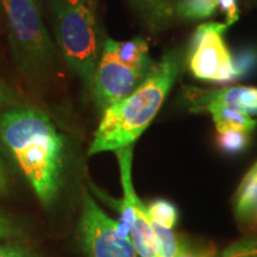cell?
Listing matches in <instances>:
<instances>
[{"label": "cell", "mask_w": 257, "mask_h": 257, "mask_svg": "<svg viewBox=\"0 0 257 257\" xmlns=\"http://www.w3.org/2000/svg\"><path fill=\"white\" fill-rule=\"evenodd\" d=\"M0 138L42 204L50 205L60 188L63 138L41 111L19 106L0 117Z\"/></svg>", "instance_id": "obj_1"}, {"label": "cell", "mask_w": 257, "mask_h": 257, "mask_svg": "<svg viewBox=\"0 0 257 257\" xmlns=\"http://www.w3.org/2000/svg\"><path fill=\"white\" fill-rule=\"evenodd\" d=\"M181 68L182 53L169 50L136 91L106 108L89 146V155L115 152L136 142L156 117Z\"/></svg>", "instance_id": "obj_2"}, {"label": "cell", "mask_w": 257, "mask_h": 257, "mask_svg": "<svg viewBox=\"0 0 257 257\" xmlns=\"http://www.w3.org/2000/svg\"><path fill=\"white\" fill-rule=\"evenodd\" d=\"M57 46L72 72L87 88L102 48L94 0H50Z\"/></svg>", "instance_id": "obj_3"}, {"label": "cell", "mask_w": 257, "mask_h": 257, "mask_svg": "<svg viewBox=\"0 0 257 257\" xmlns=\"http://www.w3.org/2000/svg\"><path fill=\"white\" fill-rule=\"evenodd\" d=\"M9 41L18 68L28 75L47 72L55 59V46L48 34L36 0H2Z\"/></svg>", "instance_id": "obj_4"}, {"label": "cell", "mask_w": 257, "mask_h": 257, "mask_svg": "<svg viewBox=\"0 0 257 257\" xmlns=\"http://www.w3.org/2000/svg\"><path fill=\"white\" fill-rule=\"evenodd\" d=\"M229 25L210 22L199 25L191 38L186 64L195 79L227 83L238 79L233 56L224 40Z\"/></svg>", "instance_id": "obj_5"}, {"label": "cell", "mask_w": 257, "mask_h": 257, "mask_svg": "<svg viewBox=\"0 0 257 257\" xmlns=\"http://www.w3.org/2000/svg\"><path fill=\"white\" fill-rule=\"evenodd\" d=\"M79 236L89 257H137L128 237L119 232L118 221L112 220L87 192L82 197Z\"/></svg>", "instance_id": "obj_6"}, {"label": "cell", "mask_w": 257, "mask_h": 257, "mask_svg": "<svg viewBox=\"0 0 257 257\" xmlns=\"http://www.w3.org/2000/svg\"><path fill=\"white\" fill-rule=\"evenodd\" d=\"M114 153L119 162L120 180L124 191L121 221L118 223L119 232L125 237L130 233L131 242L141 257H157L152 221L148 217L147 207L135 192L131 178L134 144L120 148Z\"/></svg>", "instance_id": "obj_7"}, {"label": "cell", "mask_w": 257, "mask_h": 257, "mask_svg": "<svg viewBox=\"0 0 257 257\" xmlns=\"http://www.w3.org/2000/svg\"><path fill=\"white\" fill-rule=\"evenodd\" d=\"M152 73L121 63L108 48L104 47L91 87L98 107L105 111L123 100L136 91Z\"/></svg>", "instance_id": "obj_8"}, {"label": "cell", "mask_w": 257, "mask_h": 257, "mask_svg": "<svg viewBox=\"0 0 257 257\" xmlns=\"http://www.w3.org/2000/svg\"><path fill=\"white\" fill-rule=\"evenodd\" d=\"M184 104L193 112H200L204 106L218 104L231 106L249 115H257V88L229 86L219 89L186 88Z\"/></svg>", "instance_id": "obj_9"}, {"label": "cell", "mask_w": 257, "mask_h": 257, "mask_svg": "<svg viewBox=\"0 0 257 257\" xmlns=\"http://www.w3.org/2000/svg\"><path fill=\"white\" fill-rule=\"evenodd\" d=\"M233 212L237 223L246 233H257V161L234 193Z\"/></svg>", "instance_id": "obj_10"}, {"label": "cell", "mask_w": 257, "mask_h": 257, "mask_svg": "<svg viewBox=\"0 0 257 257\" xmlns=\"http://www.w3.org/2000/svg\"><path fill=\"white\" fill-rule=\"evenodd\" d=\"M104 47L108 48L121 63L126 64L131 68L153 72L156 66L149 55V47L147 41L143 38L137 37L124 42H117L108 38L105 41Z\"/></svg>", "instance_id": "obj_11"}, {"label": "cell", "mask_w": 257, "mask_h": 257, "mask_svg": "<svg viewBox=\"0 0 257 257\" xmlns=\"http://www.w3.org/2000/svg\"><path fill=\"white\" fill-rule=\"evenodd\" d=\"M200 112H208L212 115L218 134L233 130L251 133L257 126V120L251 118V115L231 106L208 104L204 106Z\"/></svg>", "instance_id": "obj_12"}, {"label": "cell", "mask_w": 257, "mask_h": 257, "mask_svg": "<svg viewBox=\"0 0 257 257\" xmlns=\"http://www.w3.org/2000/svg\"><path fill=\"white\" fill-rule=\"evenodd\" d=\"M152 30H162L174 17V6L169 0H131Z\"/></svg>", "instance_id": "obj_13"}, {"label": "cell", "mask_w": 257, "mask_h": 257, "mask_svg": "<svg viewBox=\"0 0 257 257\" xmlns=\"http://www.w3.org/2000/svg\"><path fill=\"white\" fill-rule=\"evenodd\" d=\"M218 0H178L174 8L179 17L187 21L210 18L217 9Z\"/></svg>", "instance_id": "obj_14"}, {"label": "cell", "mask_w": 257, "mask_h": 257, "mask_svg": "<svg viewBox=\"0 0 257 257\" xmlns=\"http://www.w3.org/2000/svg\"><path fill=\"white\" fill-rule=\"evenodd\" d=\"M152 227L155 237L157 257H178L180 252V238L173 232V230L166 229L154 221H152Z\"/></svg>", "instance_id": "obj_15"}, {"label": "cell", "mask_w": 257, "mask_h": 257, "mask_svg": "<svg viewBox=\"0 0 257 257\" xmlns=\"http://www.w3.org/2000/svg\"><path fill=\"white\" fill-rule=\"evenodd\" d=\"M148 217L154 223L166 227L173 229L179 219V213L174 204L165 199H157L147 207Z\"/></svg>", "instance_id": "obj_16"}, {"label": "cell", "mask_w": 257, "mask_h": 257, "mask_svg": "<svg viewBox=\"0 0 257 257\" xmlns=\"http://www.w3.org/2000/svg\"><path fill=\"white\" fill-rule=\"evenodd\" d=\"M248 131H226V133L218 134L217 143L221 152L229 155L239 154L246 149L249 144Z\"/></svg>", "instance_id": "obj_17"}, {"label": "cell", "mask_w": 257, "mask_h": 257, "mask_svg": "<svg viewBox=\"0 0 257 257\" xmlns=\"http://www.w3.org/2000/svg\"><path fill=\"white\" fill-rule=\"evenodd\" d=\"M219 257H257V233H246L234 240Z\"/></svg>", "instance_id": "obj_18"}, {"label": "cell", "mask_w": 257, "mask_h": 257, "mask_svg": "<svg viewBox=\"0 0 257 257\" xmlns=\"http://www.w3.org/2000/svg\"><path fill=\"white\" fill-rule=\"evenodd\" d=\"M178 257H219V252L212 242H191L180 238Z\"/></svg>", "instance_id": "obj_19"}, {"label": "cell", "mask_w": 257, "mask_h": 257, "mask_svg": "<svg viewBox=\"0 0 257 257\" xmlns=\"http://www.w3.org/2000/svg\"><path fill=\"white\" fill-rule=\"evenodd\" d=\"M0 257H41L30 246L21 243H8L0 245Z\"/></svg>", "instance_id": "obj_20"}, {"label": "cell", "mask_w": 257, "mask_h": 257, "mask_svg": "<svg viewBox=\"0 0 257 257\" xmlns=\"http://www.w3.org/2000/svg\"><path fill=\"white\" fill-rule=\"evenodd\" d=\"M19 106L23 105L21 104V99L17 92L0 79V108L10 110V108L19 107Z\"/></svg>", "instance_id": "obj_21"}, {"label": "cell", "mask_w": 257, "mask_h": 257, "mask_svg": "<svg viewBox=\"0 0 257 257\" xmlns=\"http://www.w3.org/2000/svg\"><path fill=\"white\" fill-rule=\"evenodd\" d=\"M217 8L221 10V12L225 15V24L232 25L239 19V9L237 0H218Z\"/></svg>", "instance_id": "obj_22"}, {"label": "cell", "mask_w": 257, "mask_h": 257, "mask_svg": "<svg viewBox=\"0 0 257 257\" xmlns=\"http://www.w3.org/2000/svg\"><path fill=\"white\" fill-rule=\"evenodd\" d=\"M18 233L19 230L14 221L9 219L3 212H0V239L12 238L18 236Z\"/></svg>", "instance_id": "obj_23"}, {"label": "cell", "mask_w": 257, "mask_h": 257, "mask_svg": "<svg viewBox=\"0 0 257 257\" xmlns=\"http://www.w3.org/2000/svg\"><path fill=\"white\" fill-rule=\"evenodd\" d=\"M9 187V176H8V170L3 162V160L0 159V195H4L8 193Z\"/></svg>", "instance_id": "obj_24"}]
</instances>
